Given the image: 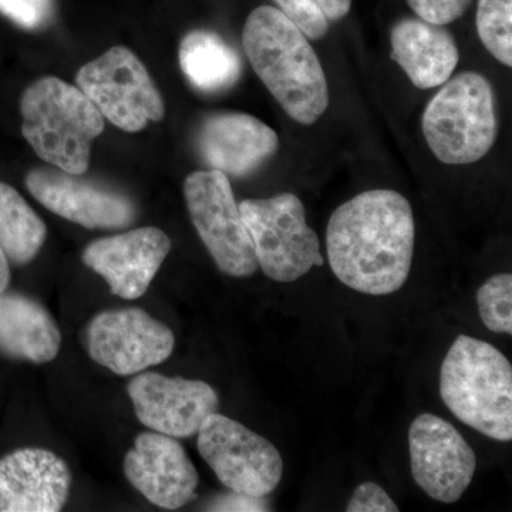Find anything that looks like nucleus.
<instances>
[{
    "label": "nucleus",
    "mask_w": 512,
    "mask_h": 512,
    "mask_svg": "<svg viewBox=\"0 0 512 512\" xmlns=\"http://www.w3.org/2000/svg\"><path fill=\"white\" fill-rule=\"evenodd\" d=\"M478 312L487 329L512 335V276L495 275L477 292Z\"/></svg>",
    "instance_id": "23"
},
{
    "label": "nucleus",
    "mask_w": 512,
    "mask_h": 512,
    "mask_svg": "<svg viewBox=\"0 0 512 512\" xmlns=\"http://www.w3.org/2000/svg\"><path fill=\"white\" fill-rule=\"evenodd\" d=\"M242 45L256 76L292 120L311 126L329 106L328 80L308 37L274 6L252 10Z\"/></svg>",
    "instance_id": "2"
},
{
    "label": "nucleus",
    "mask_w": 512,
    "mask_h": 512,
    "mask_svg": "<svg viewBox=\"0 0 512 512\" xmlns=\"http://www.w3.org/2000/svg\"><path fill=\"white\" fill-rule=\"evenodd\" d=\"M421 127L441 163H477L497 140L493 84L480 73L457 74L427 103Z\"/></svg>",
    "instance_id": "5"
},
{
    "label": "nucleus",
    "mask_w": 512,
    "mask_h": 512,
    "mask_svg": "<svg viewBox=\"0 0 512 512\" xmlns=\"http://www.w3.org/2000/svg\"><path fill=\"white\" fill-rule=\"evenodd\" d=\"M94 362L119 376L137 375L173 353V330L140 308L111 309L94 316L84 330Z\"/></svg>",
    "instance_id": "10"
},
{
    "label": "nucleus",
    "mask_w": 512,
    "mask_h": 512,
    "mask_svg": "<svg viewBox=\"0 0 512 512\" xmlns=\"http://www.w3.org/2000/svg\"><path fill=\"white\" fill-rule=\"evenodd\" d=\"M53 0H0V12L25 29L46 25L53 15Z\"/></svg>",
    "instance_id": "25"
},
{
    "label": "nucleus",
    "mask_w": 512,
    "mask_h": 512,
    "mask_svg": "<svg viewBox=\"0 0 512 512\" xmlns=\"http://www.w3.org/2000/svg\"><path fill=\"white\" fill-rule=\"evenodd\" d=\"M128 483L151 504L180 510L197 498V468L175 437L158 431L138 434L124 457Z\"/></svg>",
    "instance_id": "14"
},
{
    "label": "nucleus",
    "mask_w": 512,
    "mask_h": 512,
    "mask_svg": "<svg viewBox=\"0 0 512 512\" xmlns=\"http://www.w3.org/2000/svg\"><path fill=\"white\" fill-rule=\"evenodd\" d=\"M259 268L281 284L298 281L323 265L318 235L306 222L302 201L291 192L239 204Z\"/></svg>",
    "instance_id": "6"
},
{
    "label": "nucleus",
    "mask_w": 512,
    "mask_h": 512,
    "mask_svg": "<svg viewBox=\"0 0 512 512\" xmlns=\"http://www.w3.org/2000/svg\"><path fill=\"white\" fill-rule=\"evenodd\" d=\"M197 144L202 160L211 170L245 177L275 156L279 137L251 114L225 111L202 121Z\"/></svg>",
    "instance_id": "17"
},
{
    "label": "nucleus",
    "mask_w": 512,
    "mask_h": 512,
    "mask_svg": "<svg viewBox=\"0 0 512 512\" xmlns=\"http://www.w3.org/2000/svg\"><path fill=\"white\" fill-rule=\"evenodd\" d=\"M72 471L46 448H19L0 458V512L62 511Z\"/></svg>",
    "instance_id": "16"
},
{
    "label": "nucleus",
    "mask_w": 512,
    "mask_h": 512,
    "mask_svg": "<svg viewBox=\"0 0 512 512\" xmlns=\"http://www.w3.org/2000/svg\"><path fill=\"white\" fill-rule=\"evenodd\" d=\"M440 396L468 427L493 440H512V367L490 343L457 336L441 365Z\"/></svg>",
    "instance_id": "3"
},
{
    "label": "nucleus",
    "mask_w": 512,
    "mask_h": 512,
    "mask_svg": "<svg viewBox=\"0 0 512 512\" xmlns=\"http://www.w3.org/2000/svg\"><path fill=\"white\" fill-rule=\"evenodd\" d=\"M197 437L201 457L234 493L265 498L281 483L284 460L278 448L237 420L211 414Z\"/></svg>",
    "instance_id": "7"
},
{
    "label": "nucleus",
    "mask_w": 512,
    "mask_h": 512,
    "mask_svg": "<svg viewBox=\"0 0 512 512\" xmlns=\"http://www.w3.org/2000/svg\"><path fill=\"white\" fill-rule=\"evenodd\" d=\"M348 512H397L399 507L376 483H363L356 488L346 507Z\"/></svg>",
    "instance_id": "27"
},
{
    "label": "nucleus",
    "mask_w": 512,
    "mask_h": 512,
    "mask_svg": "<svg viewBox=\"0 0 512 512\" xmlns=\"http://www.w3.org/2000/svg\"><path fill=\"white\" fill-rule=\"evenodd\" d=\"M416 227L412 205L393 190H370L333 211L326 251L342 284L366 295L402 289L412 271Z\"/></svg>",
    "instance_id": "1"
},
{
    "label": "nucleus",
    "mask_w": 512,
    "mask_h": 512,
    "mask_svg": "<svg viewBox=\"0 0 512 512\" xmlns=\"http://www.w3.org/2000/svg\"><path fill=\"white\" fill-rule=\"evenodd\" d=\"M20 111L23 136L37 156L67 173H86L104 117L79 87L43 77L23 93Z\"/></svg>",
    "instance_id": "4"
},
{
    "label": "nucleus",
    "mask_w": 512,
    "mask_h": 512,
    "mask_svg": "<svg viewBox=\"0 0 512 512\" xmlns=\"http://www.w3.org/2000/svg\"><path fill=\"white\" fill-rule=\"evenodd\" d=\"M62 333L49 311L19 292H0V355L26 362H52L60 352Z\"/></svg>",
    "instance_id": "19"
},
{
    "label": "nucleus",
    "mask_w": 512,
    "mask_h": 512,
    "mask_svg": "<svg viewBox=\"0 0 512 512\" xmlns=\"http://www.w3.org/2000/svg\"><path fill=\"white\" fill-rule=\"evenodd\" d=\"M212 511H266L264 498L249 497L232 491L227 497L217 498L210 505Z\"/></svg>",
    "instance_id": "28"
},
{
    "label": "nucleus",
    "mask_w": 512,
    "mask_h": 512,
    "mask_svg": "<svg viewBox=\"0 0 512 512\" xmlns=\"http://www.w3.org/2000/svg\"><path fill=\"white\" fill-rule=\"evenodd\" d=\"M392 60L417 89L439 87L460 62L456 40L446 28L420 18L399 20L390 33Z\"/></svg>",
    "instance_id": "18"
},
{
    "label": "nucleus",
    "mask_w": 512,
    "mask_h": 512,
    "mask_svg": "<svg viewBox=\"0 0 512 512\" xmlns=\"http://www.w3.org/2000/svg\"><path fill=\"white\" fill-rule=\"evenodd\" d=\"M26 185L47 210L84 228L123 229L137 217L136 205L130 198L86 180L82 174L57 167L35 168L26 177Z\"/></svg>",
    "instance_id": "13"
},
{
    "label": "nucleus",
    "mask_w": 512,
    "mask_h": 512,
    "mask_svg": "<svg viewBox=\"0 0 512 512\" xmlns=\"http://www.w3.org/2000/svg\"><path fill=\"white\" fill-rule=\"evenodd\" d=\"M47 228L15 188L0 181V248L9 262L22 266L36 258Z\"/></svg>",
    "instance_id": "21"
},
{
    "label": "nucleus",
    "mask_w": 512,
    "mask_h": 512,
    "mask_svg": "<svg viewBox=\"0 0 512 512\" xmlns=\"http://www.w3.org/2000/svg\"><path fill=\"white\" fill-rule=\"evenodd\" d=\"M127 393L140 423L175 439L197 436L204 420L220 409L210 384L156 372L137 373Z\"/></svg>",
    "instance_id": "12"
},
{
    "label": "nucleus",
    "mask_w": 512,
    "mask_h": 512,
    "mask_svg": "<svg viewBox=\"0 0 512 512\" xmlns=\"http://www.w3.org/2000/svg\"><path fill=\"white\" fill-rule=\"evenodd\" d=\"M275 3L308 39H322L329 32V20L313 0H275Z\"/></svg>",
    "instance_id": "24"
},
{
    "label": "nucleus",
    "mask_w": 512,
    "mask_h": 512,
    "mask_svg": "<svg viewBox=\"0 0 512 512\" xmlns=\"http://www.w3.org/2000/svg\"><path fill=\"white\" fill-rule=\"evenodd\" d=\"M77 87L101 116L121 130H143L164 117V101L144 64L126 47H113L80 69Z\"/></svg>",
    "instance_id": "9"
},
{
    "label": "nucleus",
    "mask_w": 512,
    "mask_h": 512,
    "mask_svg": "<svg viewBox=\"0 0 512 512\" xmlns=\"http://www.w3.org/2000/svg\"><path fill=\"white\" fill-rule=\"evenodd\" d=\"M192 224L224 274L248 278L258 271L254 245L235 201L228 175L195 171L184 183Z\"/></svg>",
    "instance_id": "8"
},
{
    "label": "nucleus",
    "mask_w": 512,
    "mask_h": 512,
    "mask_svg": "<svg viewBox=\"0 0 512 512\" xmlns=\"http://www.w3.org/2000/svg\"><path fill=\"white\" fill-rule=\"evenodd\" d=\"M410 463L414 481L433 500L454 504L463 497L477 458L460 431L434 414L414 419L409 430Z\"/></svg>",
    "instance_id": "11"
},
{
    "label": "nucleus",
    "mask_w": 512,
    "mask_h": 512,
    "mask_svg": "<svg viewBox=\"0 0 512 512\" xmlns=\"http://www.w3.org/2000/svg\"><path fill=\"white\" fill-rule=\"evenodd\" d=\"M417 18L446 26L466 13L471 0H407Z\"/></svg>",
    "instance_id": "26"
},
{
    "label": "nucleus",
    "mask_w": 512,
    "mask_h": 512,
    "mask_svg": "<svg viewBox=\"0 0 512 512\" xmlns=\"http://www.w3.org/2000/svg\"><path fill=\"white\" fill-rule=\"evenodd\" d=\"M10 282V269L9 261L6 255L3 254L2 248H0V292L8 289Z\"/></svg>",
    "instance_id": "30"
},
{
    "label": "nucleus",
    "mask_w": 512,
    "mask_h": 512,
    "mask_svg": "<svg viewBox=\"0 0 512 512\" xmlns=\"http://www.w3.org/2000/svg\"><path fill=\"white\" fill-rule=\"evenodd\" d=\"M313 2L322 10L326 19L332 20V22L346 18L352 8V0H313Z\"/></svg>",
    "instance_id": "29"
},
{
    "label": "nucleus",
    "mask_w": 512,
    "mask_h": 512,
    "mask_svg": "<svg viewBox=\"0 0 512 512\" xmlns=\"http://www.w3.org/2000/svg\"><path fill=\"white\" fill-rule=\"evenodd\" d=\"M171 249L170 238L154 227L96 239L83 252V262L103 276L113 295L134 301L150 288Z\"/></svg>",
    "instance_id": "15"
},
{
    "label": "nucleus",
    "mask_w": 512,
    "mask_h": 512,
    "mask_svg": "<svg viewBox=\"0 0 512 512\" xmlns=\"http://www.w3.org/2000/svg\"><path fill=\"white\" fill-rule=\"evenodd\" d=\"M477 32L498 62L512 66V0H478Z\"/></svg>",
    "instance_id": "22"
},
{
    "label": "nucleus",
    "mask_w": 512,
    "mask_h": 512,
    "mask_svg": "<svg viewBox=\"0 0 512 512\" xmlns=\"http://www.w3.org/2000/svg\"><path fill=\"white\" fill-rule=\"evenodd\" d=\"M180 64L188 82L204 93L225 92L242 74L237 50L210 30H194L184 37Z\"/></svg>",
    "instance_id": "20"
}]
</instances>
